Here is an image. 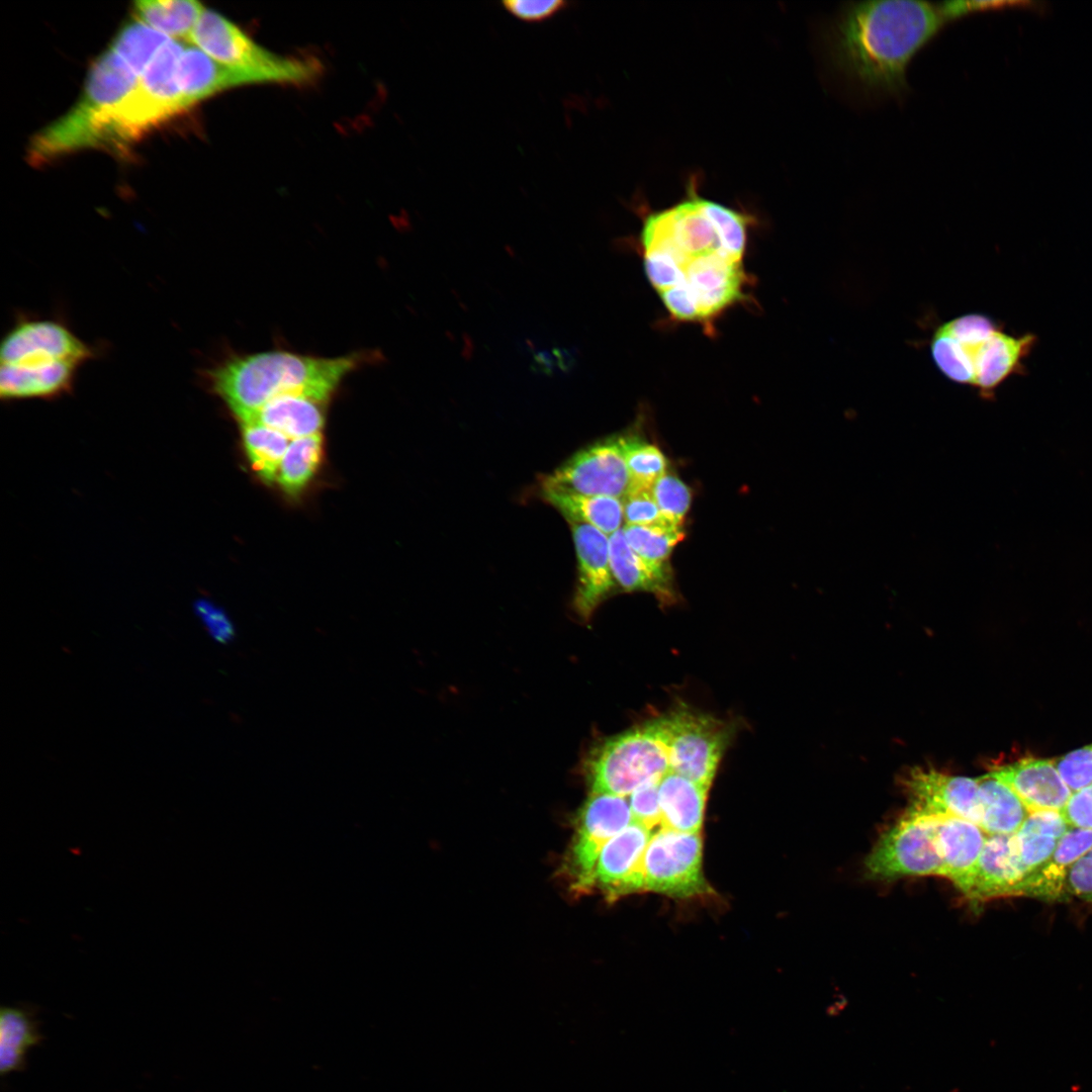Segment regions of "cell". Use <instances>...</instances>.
I'll list each match as a JSON object with an SVG mask.
<instances>
[{
    "instance_id": "obj_1",
    "label": "cell",
    "mask_w": 1092,
    "mask_h": 1092,
    "mask_svg": "<svg viewBox=\"0 0 1092 1092\" xmlns=\"http://www.w3.org/2000/svg\"><path fill=\"white\" fill-rule=\"evenodd\" d=\"M946 21L942 4L849 2L827 26V57L835 71L863 92L899 96L907 90L909 62Z\"/></svg>"
},
{
    "instance_id": "obj_2",
    "label": "cell",
    "mask_w": 1092,
    "mask_h": 1092,
    "mask_svg": "<svg viewBox=\"0 0 1092 1092\" xmlns=\"http://www.w3.org/2000/svg\"><path fill=\"white\" fill-rule=\"evenodd\" d=\"M371 357L362 352L322 358L274 350L231 356L204 377L240 420L282 394H305L328 403L348 374Z\"/></svg>"
},
{
    "instance_id": "obj_3",
    "label": "cell",
    "mask_w": 1092,
    "mask_h": 1092,
    "mask_svg": "<svg viewBox=\"0 0 1092 1092\" xmlns=\"http://www.w3.org/2000/svg\"><path fill=\"white\" fill-rule=\"evenodd\" d=\"M1031 342L1013 337L987 315L970 312L937 323L929 337L931 359L947 380L989 397L1015 369Z\"/></svg>"
},
{
    "instance_id": "obj_4",
    "label": "cell",
    "mask_w": 1092,
    "mask_h": 1092,
    "mask_svg": "<svg viewBox=\"0 0 1092 1092\" xmlns=\"http://www.w3.org/2000/svg\"><path fill=\"white\" fill-rule=\"evenodd\" d=\"M139 77L110 49L93 63L75 105L31 140L27 159L41 166L62 156L93 149L103 118L136 85Z\"/></svg>"
},
{
    "instance_id": "obj_5",
    "label": "cell",
    "mask_w": 1092,
    "mask_h": 1092,
    "mask_svg": "<svg viewBox=\"0 0 1092 1092\" xmlns=\"http://www.w3.org/2000/svg\"><path fill=\"white\" fill-rule=\"evenodd\" d=\"M185 47L175 39L162 46L134 88L103 118L93 149L126 148L185 110L177 82L178 62Z\"/></svg>"
},
{
    "instance_id": "obj_6",
    "label": "cell",
    "mask_w": 1092,
    "mask_h": 1092,
    "mask_svg": "<svg viewBox=\"0 0 1092 1092\" xmlns=\"http://www.w3.org/2000/svg\"><path fill=\"white\" fill-rule=\"evenodd\" d=\"M592 794L629 797L670 770L664 716L602 743L586 762Z\"/></svg>"
},
{
    "instance_id": "obj_7",
    "label": "cell",
    "mask_w": 1092,
    "mask_h": 1092,
    "mask_svg": "<svg viewBox=\"0 0 1092 1092\" xmlns=\"http://www.w3.org/2000/svg\"><path fill=\"white\" fill-rule=\"evenodd\" d=\"M189 41L213 60L255 76L261 84L304 85L323 72L315 58L275 54L211 9L204 8Z\"/></svg>"
},
{
    "instance_id": "obj_8",
    "label": "cell",
    "mask_w": 1092,
    "mask_h": 1092,
    "mask_svg": "<svg viewBox=\"0 0 1092 1092\" xmlns=\"http://www.w3.org/2000/svg\"><path fill=\"white\" fill-rule=\"evenodd\" d=\"M939 816L910 810L886 830L866 860L875 880L939 876L942 863L936 845Z\"/></svg>"
},
{
    "instance_id": "obj_9",
    "label": "cell",
    "mask_w": 1092,
    "mask_h": 1092,
    "mask_svg": "<svg viewBox=\"0 0 1092 1092\" xmlns=\"http://www.w3.org/2000/svg\"><path fill=\"white\" fill-rule=\"evenodd\" d=\"M643 890L675 898L708 892L703 873L701 832L660 827L652 833L643 858Z\"/></svg>"
},
{
    "instance_id": "obj_10",
    "label": "cell",
    "mask_w": 1092,
    "mask_h": 1092,
    "mask_svg": "<svg viewBox=\"0 0 1092 1092\" xmlns=\"http://www.w3.org/2000/svg\"><path fill=\"white\" fill-rule=\"evenodd\" d=\"M670 770L709 789L728 744L729 728L711 716L679 710L664 716Z\"/></svg>"
},
{
    "instance_id": "obj_11",
    "label": "cell",
    "mask_w": 1092,
    "mask_h": 1092,
    "mask_svg": "<svg viewBox=\"0 0 1092 1092\" xmlns=\"http://www.w3.org/2000/svg\"><path fill=\"white\" fill-rule=\"evenodd\" d=\"M631 478L618 438L590 445L541 478V489L623 499Z\"/></svg>"
},
{
    "instance_id": "obj_12",
    "label": "cell",
    "mask_w": 1092,
    "mask_h": 1092,
    "mask_svg": "<svg viewBox=\"0 0 1092 1092\" xmlns=\"http://www.w3.org/2000/svg\"><path fill=\"white\" fill-rule=\"evenodd\" d=\"M633 822L627 797L592 794L580 809L568 855L575 890L593 887L596 863L604 846Z\"/></svg>"
},
{
    "instance_id": "obj_13",
    "label": "cell",
    "mask_w": 1092,
    "mask_h": 1092,
    "mask_svg": "<svg viewBox=\"0 0 1092 1092\" xmlns=\"http://www.w3.org/2000/svg\"><path fill=\"white\" fill-rule=\"evenodd\" d=\"M92 349L65 325L51 320L17 323L3 338L1 365L41 364L70 361L82 364Z\"/></svg>"
},
{
    "instance_id": "obj_14",
    "label": "cell",
    "mask_w": 1092,
    "mask_h": 1092,
    "mask_svg": "<svg viewBox=\"0 0 1092 1092\" xmlns=\"http://www.w3.org/2000/svg\"><path fill=\"white\" fill-rule=\"evenodd\" d=\"M904 786L911 797L912 809L963 818L980 826L979 779L914 768L906 776Z\"/></svg>"
},
{
    "instance_id": "obj_15",
    "label": "cell",
    "mask_w": 1092,
    "mask_h": 1092,
    "mask_svg": "<svg viewBox=\"0 0 1092 1092\" xmlns=\"http://www.w3.org/2000/svg\"><path fill=\"white\" fill-rule=\"evenodd\" d=\"M745 272L742 262L725 253L697 258L684 268V285L699 311L700 323H710L744 297Z\"/></svg>"
},
{
    "instance_id": "obj_16",
    "label": "cell",
    "mask_w": 1092,
    "mask_h": 1092,
    "mask_svg": "<svg viewBox=\"0 0 1092 1092\" xmlns=\"http://www.w3.org/2000/svg\"><path fill=\"white\" fill-rule=\"evenodd\" d=\"M652 830L632 822L602 849L593 877L608 898L643 890V858Z\"/></svg>"
},
{
    "instance_id": "obj_17",
    "label": "cell",
    "mask_w": 1092,
    "mask_h": 1092,
    "mask_svg": "<svg viewBox=\"0 0 1092 1092\" xmlns=\"http://www.w3.org/2000/svg\"><path fill=\"white\" fill-rule=\"evenodd\" d=\"M569 525L577 558L573 607L586 619L616 585L610 565L609 537L590 525Z\"/></svg>"
},
{
    "instance_id": "obj_18",
    "label": "cell",
    "mask_w": 1092,
    "mask_h": 1092,
    "mask_svg": "<svg viewBox=\"0 0 1092 1092\" xmlns=\"http://www.w3.org/2000/svg\"><path fill=\"white\" fill-rule=\"evenodd\" d=\"M1025 878L1014 850L1013 834L988 835L964 895L974 904L1020 896Z\"/></svg>"
},
{
    "instance_id": "obj_19",
    "label": "cell",
    "mask_w": 1092,
    "mask_h": 1092,
    "mask_svg": "<svg viewBox=\"0 0 1092 1092\" xmlns=\"http://www.w3.org/2000/svg\"><path fill=\"white\" fill-rule=\"evenodd\" d=\"M991 774L1017 795L1028 812H1061L1072 795L1053 760L1025 757Z\"/></svg>"
},
{
    "instance_id": "obj_20",
    "label": "cell",
    "mask_w": 1092,
    "mask_h": 1092,
    "mask_svg": "<svg viewBox=\"0 0 1092 1092\" xmlns=\"http://www.w3.org/2000/svg\"><path fill=\"white\" fill-rule=\"evenodd\" d=\"M177 82L185 110L222 91L261 84L255 76L213 60L193 44H186L180 56Z\"/></svg>"
},
{
    "instance_id": "obj_21",
    "label": "cell",
    "mask_w": 1092,
    "mask_h": 1092,
    "mask_svg": "<svg viewBox=\"0 0 1092 1092\" xmlns=\"http://www.w3.org/2000/svg\"><path fill=\"white\" fill-rule=\"evenodd\" d=\"M988 835L966 819L939 816L936 845L942 863L941 877L950 881L963 894L982 853Z\"/></svg>"
},
{
    "instance_id": "obj_22",
    "label": "cell",
    "mask_w": 1092,
    "mask_h": 1092,
    "mask_svg": "<svg viewBox=\"0 0 1092 1092\" xmlns=\"http://www.w3.org/2000/svg\"><path fill=\"white\" fill-rule=\"evenodd\" d=\"M327 404L305 394H282L239 421L266 426L293 440L322 433Z\"/></svg>"
},
{
    "instance_id": "obj_23",
    "label": "cell",
    "mask_w": 1092,
    "mask_h": 1092,
    "mask_svg": "<svg viewBox=\"0 0 1092 1092\" xmlns=\"http://www.w3.org/2000/svg\"><path fill=\"white\" fill-rule=\"evenodd\" d=\"M614 579L626 592L652 593L663 604L675 600L669 567L652 564L629 546L622 528L609 536Z\"/></svg>"
},
{
    "instance_id": "obj_24",
    "label": "cell",
    "mask_w": 1092,
    "mask_h": 1092,
    "mask_svg": "<svg viewBox=\"0 0 1092 1092\" xmlns=\"http://www.w3.org/2000/svg\"><path fill=\"white\" fill-rule=\"evenodd\" d=\"M1091 848L1092 829L1070 828L1059 840L1052 856L1024 879L1020 896L1045 901L1066 898L1065 883L1069 871Z\"/></svg>"
},
{
    "instance_id": "obj_25",
    "label": "cell",
    "mask_w": 1092,
    "mask_h": 1092,
    "mask_svg": "<svg viewBox=\"0 0 1092 1092\" xmlns=\"http://www.w3.org/2000/svg\"><path fill=\"white\" fill-rule=\"evenodd\" d=\"M80 364L59 361L47 364L1 365L2 398H49L69 390Z\"/></svg>"
},
{
    "instance_id": "obj_26",
    "label": "cell",
    "mask_w": 1092,
    "mask_h": 1092,
    "mask_svg": "<svg viewBox=\"0 0 1092 1092\" xmlns=\"http://www.w3.org/2000/svg\"><path fill=\"white\" fill-rule=\"evenodd\" d=\"M708 789L671 770L659 780L660 827L698 833L704 819Z\"/></svg>"
},
{
    "instance_id": "obj_27",
    "label": "cell",
    "mask_w": 1092,
    "mask_h": 1092,
    "mask_svg": "<svg viewBox=\"0 0 1092 1092\" xmlns=\"http://www.w3.org/2000/svg\"><path fill=\"white\" fill-rule=\"evenodd\" d=\"M37 1011L31 1005L3 1006L0 1010V1072L24 1070L26 1055L42 1039Z\"/></svg>"
},
{
    "instance_id": "obj_28",
    "label": "cell",
    "mask_w": 1092,
    "mask_h": 1092,
    "mask_svg": "<svg viewBox=\"0 0 1092 1092\" xmlns=\"http://www.w3.org/2000/svg\"><path fill=\"white\" fill-rule=\"evenodd\" d=\"M543 499L559 511L568 523L590 525L606 535L620 530L624 519L623 499L607 495H584L541 489Z\"/></svg>"
},
{
    "instance_id": "obj_29",
    "label": "cell",
    "mask_w": 1092,
    "mask_h": 1092,
    "mask_svg": "<svg viewBox=\"0 0 1092 1092\" xmlns=\"http://www.w3.org/2000/svg\"><path fill=\"white\" fill-rule=\"evenodd\" d=\"M980 827L987 835L1016 833L1028 815L1017 795L991 772L979 779Z\"/></svg>"
},
{
    "instance_id": "obj_30",
    "label": "cell",
    "mask_w": 1092,
    "mask_h": 1092,
    "mask_svg": "<svg viewBox=\"0 0 1092 1092\" xmlns=\"http://www.w3.org/2000/svg\"><path fill=\"white\" fill-rule=\"evenodd\" d=\"M133 10L138 20L169 38L190 40L204 8L193 0H141Z\"/></svg>"
},
{
    "instance_id": "obj_31",
    "label": "cell",
    "mask_w": 1092,
    "mask_h": 1092,
    "mask_svg": "<svg viewBox=\"0 0 1092 1092\" xmlns=\"http://www.w3.org/2000/svg\"><path fill=\"white\" fill-rule=\"evenodd\" d=\"M324 456L322 433L293 439L282 458L276 483L289 496H297L315 475Z\"/></svg>"
},
{
    "instance_id": "obj_32",
    "label": "cell",
    "mask_w": 1092,
    "mask_h": 1092,
    "mask_svg": "<svg viewBox=\"0 0 1092 1092\" xmlns=\"http://www.w3.org/2000/svg\"><path fill=\"white\" fill-rule=\"evenodd\" d=\"M246 455L257 475L268 484L276 482L289 440L280 432L256 423H241Z\"/></svg>"
},
{
    "instance_id": "obj_33",
    "label": "cell",
    "mask_w": 1092,
    "mask_h": 1092,
    "mask_svg": "<svg viewBox=\"0 0 1092 1092\" xmlns=\"http://www.w3.org/2000/svg\"><path fill=\"white\" fill-rule=\"evenodd\" d=\"M170 39L144 22L135 20L119 30L109 49L140 77L162 46Z\"/></svg>"
},
{
    "instance_id": "obj_34",
    "label": "cell",
    "mask_w": 1092,
    "mask_h": 1092,
    "mask_svg": "<svg viewBox=\"0 0 1092 1092\" xmlns=\"http://www.w3.org/2000/svg\"><path fill=\"white\" fill-rule=\"evenodd\" d=\"M632 487L651 488L666 472L667 460L661 450L637 436L619 437Z\"/></svg>"
},
{
    "instance_id": "obj_35",
    "label": "cell",
    "mask_w": 1092,
    "mask_h": 1092,
    "mask_svg": "<svg viewBox=\"0 0 1092 1092\" xmlns=\"http://www.w3.org/2000/svg\"><path fill=\"white\" fill-rule=\"evenodd\" d=\"M622 530L633 551L656 565H666L674 546L685 537L682 527L625 525Z\"/></svg>"
},
{
    "instance_id": "obj_36",
    "label": "cell",
    "mask_w": 1092,
    "mask_h": 1092,
    "mask_svg": "<svg viewBox=\"0 0 1092 1092\" xmlns=\"http://www.w3.org/2000/svg\"><path fill=\"white\" fill-rule=\"evenodd\" d=\"M708 210L717 228L723 250L733 260L742 262L751 217L710 199Z\"/></svg>"
},
{
    "instance_id": "obj_37",
    "label": "cell",
    "mask_w": 1092,
    "mask_h": 1092,
    "mask_svg": "<svg viewBox=\"0 0 1092 1092\" xmlns=\"http://www.w3.org/2000/svg\"><path fill=\"white\" fill-rule=\"evenodd\" d=\"M651 492L661 514L671 524L682 527L692 503L690 487L675 475L665 472L652 484Z\"/></svg>"
},
{
    "instance_id": "obj_38",
    "label": "cell",
    "mask_w": 1092,
    "mask_h": 1092,
    "mask_svg": "<svg viewBox=\"0 0 1092 1092\" xmlns=\"http://www.w3.org/2000/svg\"><path fill=\"white\" fill-rule=\"evenodd\" d=\"M1059 840L1053 836L1018 830L1013 834V846L1026 877L1039 869L1053 854Z\"/></svg>"
},
{
    "instance_id": "obj_39",
    "label": "cell",
    "mask_w": 1092,
    "mask_h": 1092,
    "mask_svg": "<svg viewBox=\"0 0 1092 1092\" xmlns=\"http://www.w3.org/2000/svg\"><path fill=\"white\" fill-rule=\"evenodd\" d=\"M626 525L677 527L660 512L651 488L632 487L623 498Z\"/></svg>"
},
{
    "instance_id": "obj_40",
    "label": "cell",
    "mask_w": 1092,
    "mask_h": 1092,
    "mask_svg": "<svg viewBox=\"0 0 1092 1092\" xmlns=\"http://www.w3.org/2000/svg\"><path fill=\"white\" fill-rule=\"evenodd\" d=\"M1053 761L1072 793L1092 786V744L1057 757Z\"/></svg>"
},
{
    "instance_id": "obj_41",
    "label": "cell",
    "mask_w": 1092,
    "mask_h": 1092,
    "mask_svg": "<svg viewBox=\"0 0 1092 1092\" xmlns=\"http://www.w3.org/2000/svg\"><path fill=\"white\" fill-rule=\"evenodd\" d=\"M659 780H652L643 784L629 796L633 822L650 830L661 824L658 793Z\"/></svg>"
},
{
    "instance_id": "obj_42",
    "label": "cell",
    "mask_w": 1092,
    "mask_h": 1092,
    "mask_svg": "<svg viewBox=\"0 0 1092 1092\" xmlns=\"http://www.w3.org/2000/svg\"><path fill=\"white\" fill-rule=\"evenodd\" d=\"M562 0H507L503 6L515 17L537 22L550 18L567 6Z\"/></svg>"
},
{
    "instance_id": "obj_43",
    "label": "cell",
    "mask_w": 1092,
    "mask_h": 1092,
    "mask_svg": "<svg viewBox=\"0 0 1092 1092\" xmlns=\"http://www.w3.org/2000/svg\"><path fill=\"white\" fill-rule=\"evenodd\" d=\"M1065 897L1092 900V848L1069 871L1065 883Z\"/></svg>"
},
{
    "instance_id": "obj_44",
    "label": "cell",
    "mask_w": 1092,
    "mask_h": 1092,
    "mask_svg": "<svg viewBox=\"0 0 1092 1092\" xmlns=\"http://www.w3.org/2000/svg\"><path fill=\"white\" fill-rule=\"evenodd\" d=\"M1061 813L1071 828L1092 829V786L1072 793Z\"/></svg>"
},
{
    "instance_id": "obj_45",
    "label": "cell",
    "mask_w": 1092,
    "mask_h": 1092,
    "mask_svg": "<svg viewBox=\"0 0 1092 1092\" xmlns=\"http://www.w3.org/2000/svg\"><path fill=\"white\" fill-rule=\"evenodd\" d=\"M1070 828L1061 812L1046 810L1029 812L1019 830L1037 832L1060 840Z\"/></svg>"
},
{
    "instance_id": "obj_46",
    "label": "cell",
    "mask_w": 1092,
    "mask_h": 1092,
    "mask_svg": "<svg viewBox=\"0 0 1092 1092\" xmlns=\"http://www.w3.org/2000/svg\"><path fill=\"white\" fill-rule=\"evenodd\" d=\"M660 297L670 315L675 320L700 323L698 307L684 285H676L661 292Z\"/></svg>"
},
{
    "instance_id": "obj_47",
    "label": "cell",
    "mask_w": 1092,
    "mask_h": 1092,
    "mask_svg": "<svg viewBox=\"0 0 1092 1092\" xmlns=\"http://www.w3.org/2000/svg\"><path fill=\"white\" fill-rule=\"evenodd\" d=\"M200 609L202 614L206 617L205 619L210 630L215 632L219 638H226L231 631L224 615L209 605L202 604Z\"/></svg>"
}]
</instances>
